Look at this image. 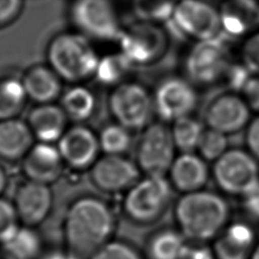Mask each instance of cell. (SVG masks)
Returning <instances> with one entry per match:
<instances>
[{
    "label": "cell",
    "instance_id": "6da1fadb",
    "mask_svg": "<svg viewBox=\"0 0 259 259\" xmlns=\"http://www.w3.org/2000/svg\"><path fill=\"white\" fill-rule=\"evenodd\" d=\"M116 217L110 205L94 195H83L68 206L63 221L66 249L81 259H89L113 239Z\"/></svg>",
    "mask_w": 259,
    "mask_h": 259
},
{
    "label": "cell",
    "instance_id": "7a4b0ae2",
    "mask_svg": "<svg viewBox=\"0 0 259 259\" xmlns=\"http://www.w3.org/2000/svg\"><path fill=\"white\" fill-rule=\"evenodd\" d=\"M230 208L224 197L208 190L184 193L177 200L174 217L187 241H212L229 224Z\"/></svg>",
    "mask_w": 259,
    "mask_h": 259
},
{
    "label": "cell",
    "instance_id": "3957f363",
    "mask_svg": "<svg viewBox=\"0 0 259 259\" xmlns=\"http://www.w3.org/2000/svg\"><path fill=\"white\" fill-rule=\"evenodd\" d=\"M99 58L92 40L78 31L56 34L47 48V64L72 85L94 78Z\"/></svg>",
    "mask_w": 259,
    "mask_h": 259
},
{
    "label": "cell",
    "instance_id": "277c9868",
    "mask_svg": "<svg viewBox=\"0 0 259 259\" xmlns=\"http://www.w3.org/2000/svg\"><path fill=\"white\" fill-rule=\"evenodd\" d=\"M172 185L166 176L145 175L127 191L122 199L126 218L138 225L157 222L166 211L172 196Z\"/></svg>",
    "mask_w": 259,
    "mask_h": 259
},
{
    "label": "cell",
    "instance_id": "5b68a950",
    "mask_svg": "<svg viewBox=\"0 0 259 259\" xmlns=\"http://www.w3.org/2000/svg\"><path fill=\"white\" fill-rule=\"evenodd\" d=\"M69 15L76 30L91 40L117 41L123 29L112 0H73Z\"/></svg>",
    "mask_w": 259,
    "mask_h": 259
},
{
    "label": "cell",
    "instance_id": "8992f818",
    "mask_svg": "<svg viewBox=\"0 0 259 259\" xmlns=\"http://www.w3.org/2000/svg\"><path fill=\"white\" fill-rule=\"evenodd\" d=\"M107 104L114 121L131 132L143 131L155 114L152 93L136 81L127 80L113 87Z\"/></svg>",
    "mask_w": 259,
    "mask_h": 259
},
{
    "label": "cell",
    "instance_id": "52a82bcc",
    "mask_svg": "<svg viewBox=\"0 0 259 259\" xmlns=\"http://www.w3.org/2000/svg\"><path fill=\"white\" fill-rule=\"evenodd\" d=\"M211 174L218 187L229 195L244 197L259 187L257 159L242 149H229L213 162Z\"/></svg>",
    "mask_w": 259,
    "mask_h": 259
},
{
    "label": "cell",
    "instance_id": "ba28073f",
    "mask_svg": "<svg viewBox=\"0 0 259 259\" xmlns=\"http://www.w3.org/2000/svg\"><path fill=\"white\" fill-rule=\"evenodd\" d=\"M116 42L118 51L134 67L148 66L165 55L169 37L161 24L137 20L123 26Z\"/></svg>",
    "mask_w": 259,
    "mask_h": 259
},
{
    "label": "cell",
    "instance_id": "9c48e42d",
    "mask_svg": "<svg viewBox=\"0 0 259 259\" xmlns=\"http://www.w3.org/2000/svg\"><path fill=\"white\" fill-rule=\"evenodd\" d=\"M141 132L136 149L137 165L145 175L166 176L176 158L170 126L156 121Z\"/></svg>",
    "mask_w": 259,
    "mask_h": 259
},
{
    "label": "cell",
    "instance_id": "30bf717a",
    "mask_svg": "<svg viewBox=\"0 0 259 259\" xmlns=\"http://www.w3.org/2000/svg\"><path fill=\"white\" fill-rule=\"evenodd\" d=\"M230 53L219 37L197 41L188 52L184 70L193 85L208 86L223 81L231 65Z\"/></svg>",
    "mask_w": 259,
    "mask_h": 259
},
{
    "label": "cell",
    "instance_id": "8fae6325",
    "mask_svg": "<svg viewBox=\"0 0 259 259\" xmlns=\"http://www.w3.org/2000/svg\"><path fill=\"white\" fill-rule=\"evenodd\" d=\"M153 95L155 114L163 122L191 115L197 103L193 84L181 77H167L157 84Z\"/></svg>",
    "mask_w": 259,
    "mask_h": 259
},
{
    "label": "cell",
    "instance_id": "7c38bea8",
    "mask_svg": "<svg viewBox=\"0 0 259 259\" xmlns=\"http://www.w3.org/2000/svg\"><path fill=\"white\" fill-rule=\"evenodd\" d=\"M171 20L188 37L196 41L218 37L222 30L220 11L203 0H179Z\"/></svg>",
    "mask_w": 259,
    "mask_h": 259
},
{
    "label": "cell",
    "instance_id": "4fadbf2b",
    "mask_svg": "<svg viewBox=\"0 0 259 259\" xmlns=\"http://www.w3.org/2000/svg\"><path fill=\"white\" fill-rule=\"evenodd\" d=\"M250 117L251 108L244 97L227 90L209 99L203 109L202 122L206 127L228 136L247 127Z\"/></svg>",
    "mask_w": 259,
    "mask_h": 259
},
{
    "label": "cell",
    "instance_id": "5bb4252c",
    "mask_svg": "<svg viewBox=\"0 0 259 259\" xmlns=\"http://www.w3.org/2000/svg\"><path fill=\"white\" fill-rule=\"evenodd\" d=\"M93 185L106 193L127 191L140 178L141 170L136 161L124 155H102L89 169Z\"/></svg>",
    "mask_w": 259,
    "mask_h": 259
},
{
    "label": "cell",
    "instance_id": "9a60e30c",
    "mask_svg": "<svg viewBox=\"0 0 259 259\" xmlns=\"http://www.w3.org/2000/svg\"><path fill=\"white\" fill-rule=\"evenodd\" d=\"M67 167L89 170L100 157L98 135L83 123L69 126L56 144Z\"/></svg>",
    "mask_w": 259,
    "mask_h": 259
},
{
    "label": "cell",
    "instance_id": "2e32d148",
    "mask_svg": "<svg viewBox=\"0 0 259 259\" xmlns=\"http://www.w3.org/2000/svg\"><path fill=\"white\" fill-rule=\"evenodd\" d=\"M12 202L20 224L35 228L51 214L54 194L51 185L25 180L17 187Z\"/></svg>",
    "mask_w": 259,
    "mask_h": 259
},
{
    "label": "cell",
    "instance_id": "e0dca14e",
    "mask_svg": "<svg viewBox=\"0 0 259 259\" xmlns=\"http://www.w3.org/2000/svg\"><path fill=\"white\" fill-rule=\"evenodd\" d=\"M26 180L52 185L61 177L65 163L56 144L35 142L21 160Z\"/></svg>",
    "mask_w": 259,
    "mask_h": 259
},
{
    "label": "cell",
    "instance_id": "ac0fdd59",
    "mask_svg": "<svg viewBox=\"0 0 259 259\" xmlns=\"http://www.w3.org/2000/svg\"><path fill=\"white\" fill-rule=\"evenodd\" d=\"M252 226L245 222L229 223L212 240L215 259H251L257 246Z\"/></svg>",
    "mask_w": 259,
    "mask_h": 259
},
{
    "label": "cell",
    "instance_id": "d6986e66",
    "mask_svg": "<svg viewBox=\"0 0 259 259\" xmlns=\"http://www.w3.org/2000/svg\"><path fill=\"white\" fill-rule=\"evenodd\" d=\"M209 178L206 161L195 153H181L173 161L168 179L182 194L201 190Z\"/></svg>",
    "mask_w": 259,
    "mask_h": 259
},
{
    "label": "cell",
    "instance_id": "ffe728a7",
    "mask_svg": "<svg viewBox=\"0 0 259 259\" xmlns=\"http://www.w3.org/2000/svg\"><path fill=\"white\" fill-rule=\"evenodd\" d=\"M26 121L36 142L57 144L67 131L69 118L60 104H35Z\"/></svg>",
    "mask_w": 259,
    "mask_h": 259
},
{
    "label": "cell",
    "instance_id": "44dd1931",
    "mask_svg": "<svg viewBox=\"0 0 259 259\" xmlns=\"http://www.w3.org/2000/svg\"><path fill=\"white\" fill-rule=\"evenodd\" d=\"M28 100L35 104L55 103L63 94V80L47 64L33 65L21 77Z\"/></svg>",
    "mask_w": 259,
    "mask_h": 259
},
{
    "label": "cell",
    "instance_id": "7402d4cb",
    "mask_svg": "<svg viewBox=\"0 0 259 259\" xmlns=\"http://www.w3.org/2000/svg\"><path fill=\"white\" fill-rule=\"evenodd\" d=\"M219 11L222 29L230 35L242 36L259 26L258 0H225Z\"/></svg>",
    "mask_w": 259,
    "mask_h": 259
},
{
    "label": "cell",
    "instance_id": "603a6c76",
    "mask_svg": "<svg viewBox=\"0 0 259 259\" xmlns=\"http://www.w3.org/2000/svg\"><path fill=\"white\" fill-rule=\"evenodd\" d=\"M35 144L26 120L19 117L0 121V158L14 162L22 160Z\"/></svg>",
    "mask_w": 259,
    "mask_h": 259
},
{
    "label": "cell",
    "instance_id": "cb8c5ba5",
    "mask_svg": "<svg viewBox=\"0 0 259 259\" xmlns=\"http://www.w3.org/2000/svg\"><path fill=\"white\" fill-rule=\"evenodd\" d=\"M0 251L8 259H40L42 256V241L34 228L20 224L0 244Z\"/></svg>",
    "mask_w": 259,
    "mask_h": 259
},
{
    "label": "cell",
    "instance_id": "d4e9b609",
    "mask_svg": "<svg viewBox=\"0 0 259 259\" xmlns=\"http://www.w3.org/2000/svg\"><path fill=\"white\" fill-rule=\"evenodd\" d=\"M60 105L69 120L83 123L89 120L97 109L95 93L83 84H74L61 96Z\"/></svg>",
    "mask_w": 259,
    "mask_h": 259
},
{
    "label": "cell",
    "instance_id": "484cf974",
    "mask_svg": "<svg viewBox=\"0 0 259 259\" xmlns=\"http://www.w3.org/2000/svg\"><path fill=\"white\" fill-rule=\"evenodd\" d=\"M28 98L21 78H0V121L16 118L25 107Z\"/></svg>",
    "mask_w": 259,
    "mask_h": 259
},
{
    "label": "cell",
    "instance_id": "4316f807",
    "mask_svg": "<svg viewBox=\"0 0 259 259\" xmlns=\"http://www.w3.org/2000/svg\"><path fill=\"white\" fill-rule=\"evenodd\" d=\"M186 241L179 230H160L148 240L147 256L149 259H179Z\"/></svg>",
    "mask_w": 259,
    "mask_h": 259
},
{
    "label": "cell",
    "instance_id": "83f0119b",
    "mask_svg": "<svg viewBox=\"0 0 259 259\" xmlns=\"http://www.w3.org/2000/svg\"><path fill=\"white\" fill-rule=\"evenodd\" d=\"M133 67L134 66L119 51L106 54L100 56L94 78L98 83L113 88L127 81L126 76H128Z\"/></svg>",
    "mask_w": 259,
    "mask_h": 259
},
{
    "label": "cell",
    "instance_id": "f1b7e54d",
    "mask_svg": "<svg viewBox=\"0 0 259 259\" xmlns=\"http://www.w3.org/2000/svg\"><path fill=\"white\" fill-rule=\"evenodd\" d=\"M204 128V123L192 115L181 117L172 122L170 130L176 150L181 153H194Z\"/></svg>",
    "mask_w": 259,
    "mask_h": 259
},
{
    "label": "cell",
    "instance_id": "f546056e",
    "mask_svg": "<svg viewBox=\"0 0 259 259\" xmlns=\"http://www.w3.org/2000/svg\"><path fill=\"white\" fill-rule=\"evenodd\" d=\"M97 135L103 155H124L132 145V132L115 121L104 125Z\"/></svg>",
    "mask_w": 259,
    "mask_h": 259
},
{
    "label": "cell",
    "instance_id": "4dcf8cb0",
    "mask_svg": "<svg viewBox=\"0 0 259 259\" xmlns=\"http://www.w3.org/2000/svg\"><path fill=\"white\" fill-rule=\"evenodd\" d=\"M174 0H132V10L137 20L161 24L171 19Z\"/></svg>",
    "mask_w": 259,
    "mask_h": 259
},
{
    "label": "cell",
    "instance_id": "1f68e13d",
    "mask_svg": "<svg viewBox=\"0 0 259 259\" xmlns=\"http://www.w3.org/2000/svg\"><path fill=\"white\" fill-rule=\"evenodd\" d=\"M228 150L227 135L205 126L197 147L198 155L206 162H215Z\"/></svg>",
    "mask_w": 259,
    "mask_h": 259
},
{
    "label": "cell",
    "instance_id": "d6a6232c",
    "mask_svg": "<svg viewBox=\"0 0 259 259\" xmlns=\"http://www.w3.org/2000/svg\"><path fill=\"white\" fill-rule=\"evenodd\" d=\"M89 259H145L140 251L132 244L112 239L96 252Z\"/></svg>",
    "mask_w": 259,
    "mask_h": 259
},
{
    "label": "cell",
    "instance_id": "836d02e7",
    "mask_svg": "<svg viewBox=\"0 0 259 259\" xmlns=\"http://www.w3.org/2000/svg\"><path fill=\"white\" fill-rule=\"evenodd\" d=\"M20 225L14 204L0 196V244H2Z\"/></svg>",
    "mask_w": 259,
    "mask_h": 259
},
{
    "label": "cell",
    "instance_id": "e575fe53",
    "mask_svg": "<svg viewBox=\"0 0 259 259\" xmlns=\"http://www.w3.org/2000/svg\"><path fill=\"white\" fill-rule=\"evenodd\" d=\"M242 64L253 75H259V32L252 34L244 42Z\"/></svg>",
    "mask_w": 259,
    "mask_h": 259
},
{
    "label": "cell",
    "instance_id": "d590c367",
    "mask_svg": "<svg viewBox=\"0 0 259 259\" xmlns=\"http://www.w3.org/2000/svg\"><path fill=\"white\" fill-rule=\"evenodd\" d=\"M179 259H215V256L207 243L186 241Z\"/></svg>",
    "mask_w": 259,
    "mask_h": 259
},
{
    "label": "cell",
    "instance_id": "8d00e7d4",
    "mask_svg": "<svg viewBox=\"0 0 259 259\" xmlns=\"http://www.w3.org/2000/svg\"><path fill=\"white\" fill-rule=\"evenodd\" d=\"M23 0H0V27L14 21L20 14Z\"/></svg>",
    "mask_w": 259,
    "mask_h": 259
},
{
    "label": "cell",
    "instance_id": "74e56055",
    "mask_svg": "<svg viewBox=\"0 0 259 259\" xmlns=\"http://www.w3.org/2000/svg\"><path fill=\"white\" fill-rule=\"evenodd\" d=\"M241 95L252 110L259 111V75H253L244 86Z\"/></svg>",
    "mask_w": 259,
    "mask_h": 259
},
{
    "label": "cell",
    "instance_id": "f35d334b",
    "mask_svg": "<svg viewBox=\"0 0 259 259\" xmlns=\"http://www.w3.org/2000/svg\"><path fill=\"white\" fill-rule=\"evenodd\" d=\"M245 141L248 151L259 160V114L252 118L246 127Z\"/></svg>",
    "mask_w": 259,
    "mask_h": 259
},
{
    "label": "cell",
    "instance_id": "ab89813d",
    "mask_svg": "<svg viewBox=\"0 0 259 259\" xmlns=\"http://www.w3.org/2000/svg\"><path fill=\"white\" fill-rule=\"evenodd\" d=\"M242 198L245 211L259 221V187Z\"/></svg>",
    "mask_w": 259,
    "mask_h": 259
},
{
    "label": "cell",
    "instance_id": "60d3db41",
    "mask_svg": "<svg viewBox=\"0 0 259 259\" xmlns=\"http://www.w3.org/2000/svg\"><path fill=\"white\" fill-rule=\"evenodd\" d=\"M40 259H81L69 250L62 249V250H53L46 254H42Z\"/></svg>",
    "mask_w": 259,
    "mask_h": 259
},
{
    "label": "cell",
    "instance_id": "b9f144b4",
    "mask_svg": "<svg viewBox=\"0 0 259 259\" xmlns=\"http://www.w3.org/2000/svg\"><path fill=\"white\" fill-rule=\"evenodd\" d=\"M8 184V176L6 173V170L2 165H0V196H2V193L5 191Z\"/></svg>",
    "mask_w": 259,
    "mask_h": 259
},
{
    "label": "cell",
    "instance_id": "7bdbcfd3",
    "mask_svg": "<svg viewBox=\"0 0 259 259\" xmlns=\"http://www.w3.org/2000/svg\"><path fill=\"white\" fill-rule=\"evenodd\" d=\"M251 259H259V243L257 244L256 248H255V251L251 257Z\"/></svg>",
    "mask_w": 259,
    "mask_h": 259
},
{
    "label": "cell",
    "instance_id": "ee69618b",
    "mask_svg": "<svg viewBox=\"0 0 259 259\" xmlns=\"http://www.w3.org/2000/svg\"><path fill=\"white\" fill-rule=\"evenodd\" d=\"M223 1H225V0H223Z\"/></svg>",
    "mask_w": 259,
    "mask_h": 259
}]
</instances>
